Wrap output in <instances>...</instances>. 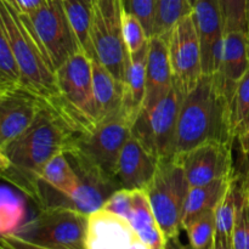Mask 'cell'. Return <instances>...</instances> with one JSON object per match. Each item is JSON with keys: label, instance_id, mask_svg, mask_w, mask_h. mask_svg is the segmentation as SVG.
I'll return each mask as SVG.
<instances>
[{"label": "cell", "instance_id": "cell-1", "mask_svg": "<svg viewBox=\"0 0 249 249\" xmlns=\"http://www.w3.org/2000/svg\"><path fill=\"white\" fill-rule=\"evenodd\" d=\"M79 136L72 125L45 102L31 125L9 145L0 148L2 179L36 202L44 165L53 156L67 152Z\"/></svg>", "mask_w": 249, "mask_h": 249}, {"label": "cell", "instance_id": "cell-2", "mask_svg": "<svg viewBox=\"0 0 249 249\" xmlns=\"http://www.w3.org/2000/svg\"><path fill=\"white\" fill-rule=\"evenodd\" d=\"M235 141L228 97L215 75H202L196 87L185 94L181 104L175 155H184L207 142L233 145Z\"/></svg>", "mask_w": 249, "mask_h": 249}, {"label": "cell", "instance_id": "cell-3", "mask_svg": "<svg viewBox=\"0 0 249 249\" xmlns=\"http://www.w3.org/2000/svg\"><path fill=\"white\" fill-rule=\"evenodd\" d=\"M0 29L6 34L23 79V87L46 102L53 101L58 95L57 78L45 51L23 17L1 0Z\"/></svg>", "mask_w": 249, "mask_h": 249}, {"label": "cell", "instance_id": "cell-4", "mask_svg": "<svg viewBox=\"0 0 249 249\" xmlns=\"http://www.w3.org/2000/svg\"><path fill=\"white\" fill-rule=\"evenodd\" d=\"M58 95L50 104L79 135L91 130L101 119L92 88L91 61L80 50L57 71Z\"/></svg>", "mask_w": 249, "mask_h": 249}, {"label": "cell", "instance_id": "cell-5", "mask_svg": "<svg viewBox=\"0 0 249 249\" xmlns=\"http://www.w3.org/2000/svg\"><path fill=\"white\" fill-rule=\"evenodd\" d=\"M189 190L190 184L180 158L177 155L160 158L155 177L145 191L167 241L178 237L182 229Z\"/></svg>", "mask_w": 249, "mask_h": 249}, {"label": "cell", "instance_id": "cell-6", "mask_svg": "<svg viewBox=\"0 0 249 249\" xmlns=\"http://www.w3.org/2000/svg\"><path fill=\"white\" fill-rule=\"evenodd\" d=\"M89 215L71 208H43L15 236L51 249H87Z\"/></svg>", "mask_w": 249, "mask_h": 249}, {"label": "cell", "instance_id": "cell-7", "mask_svg": "<svg viewBox=\"0 0 249 249\" xmlns=\"http://www.w3.org/2000/svg\"><path fill=\"white\" fill-rule=\"evenodd\" d=\"M184 97L185 91L174 78L169 94L150 111L141 109L131 125V135L156 157L175 155L178 121Z\"/></svg>", "mask_w": 249, "mask_h": 249}, {"label": "cell", "instance_id": "cell-8", "mask_svg": "<svg viewBox=\"0 0 249 249\" xmlns=\"http://www.w3.org/2000/svg\"><path fill=\"white\" fill-rule=\"evenodd\" d=\"M130 135L131 123L121 109L102 118L91 130L80 135L68 151H74L106 177L117 180L119 155Z\"/></svg>", "mask_w": 249, "mask_h": 249}, {"label": "cell", "instance_id": "cell-9", "mask_svg": "<svg viewBox=\"0 0 249 249\" xmlns=\"http://www.w3.org/2000/svg\"><path fill=\"white\" fill-rule=\"evenodd\" d=\"M21 15L56 71L79 53V43L66 15L62 0H48L29 15Z\"/></svg>", "mask_w": 249, "mask_h": 249}, {"label": "cell", "instance_id": "cell-10", "mask_svg": "<svg viewBox=\"0 0 249 249\" xmlns=\"http://www.w3.org/2000/svg\"><path fill=\"white\" fill-rule=\"evenodd\" d=\"M122 12V0H95L91 36L97 60L123 83L129 55L123 39Z\"/></svg>", "mask_w": 249, "mask_h": 249}, {"label": "cell", "instance_id": "cell-11", "mask_svg": "<svg viewBox=\"0 0 249 249\" xmlns=\"http://www.w3.org/2000/svg\"><path fill=\"white\" fill-rule=\"evenodd\" d=\"M167 43L173 74L187 94L203 75L201 46L192 12L177 22L168 36Z\"/></svg>", "mask_w": 249, "mask_h": 249}, {"label": "cell", "instance_id": "cell-12", "mask_svg": "<svg viewBox=\"0 0 249 249\" xmlns=\"http://www.w3.org/2000/svg\"><path fill=\"white\" fill-rule=\"evenodd\" d=\"M232 146L231 143L207 142L184 155H177L181 160L190 187L211 184L233 174L236 169Z\"/></svg>", "mask_w": 249, "mask_h": 249}, {"label": "cell", "instance_id": "cell-13", "mask_svg": "<svg viewBox=\"0 0 249 249\" xmlns=\"http://www.w3.org/2000/svg\"><path fill=\"white\" fill-rule=\"evenodd\" d=\"M201 46L203 75L215 74L223 55L225 28L216 0H197L192 9Z\"/></svg>", "mask_w": 249, "mask_h": 249}, {"label": "cell", "instance_id": "cell-14", "mask_svg": "<svg viewBox=\"0 0 249 249\" xmlns=\"http://www.w3.org/2000/svg\"><path fill=\"white\" fill-rule=\"evenodd\" d=\"M87 249H151L123 216L99 209L89 215Z\"/></svg>", "mask_w": 249, "mask_h": 249}, {"label": "cell", "instance_id": "cell-15", "mask_svg": "<svg viewBox=\"0 0 249 249\" xmlns=\"http://www.w3.org/2000/svg\"><path fill=\"white\" fill-rule=\"evenodd\" d=\"M45 102L26 88L0 92V148L31 125Z\"/></svg>", "mask_w": 249, "mask_h": 249}, {"label": "cell", "instance_id": "cell-16", "mask_svg": "<svg viewBox=\"0 0 249 249\" xmlns=\"http://www.w3.org/2000/svg\"><path fill=\"white\" fill-rule=\"evenodd\" d=\"M160 158L151 153L135 136L130 135L117 163V181L121 189L145 190L153 179Z\"/></svg>", "mask_w": 249, "mask_h": 249}, {"label": "cell", "instance_id": "cell-17", "mask_svg": "<svg viewBox=\"0 0 249 249\" xmlns=\"http://www.w3.org/2000/svg\"><path fill=\"white\" fill-rule=\"evenodd\" d=\"M174 85V74L168 53L167 39L160 36L148 40L146 62V92L142 109L150 111L163 97L167 96Z\"/></svg>", "mask_w": 249, "mask_h": 249}, {"label": "cell", "instance_id": "cell-18", "mask_svg": "<svg viewBox=\"0 0 249 249\" xmlns=\"http://www.w3.org/2000/svg\"><path fill=\"white\" fill-rule=\"evenodd\" d=\"M249 71V34L247 32L225 33L220 66L215 78L230 102L238 82Z\"/></svg>", "mask_w": 249, "mask_h": 249}, {"label": "cell", "instance_id": "cell-19", "mask_svg": "<svg viewBox=\"0 0 249 249\" xmlns=\"http://www.w3.org/2000/svg\"><path fill=\"white\" fill-rule=\"evenodd\" d=\"M147 50L148 46L140 53L129 55L128 62H126L123 82L122 111L129 119L131 125L140 114L143 107V101H145Z\"/></svg>", "mask_w": 249, "mask_h": 249}, {"label": "cell", "instance_id": "cell-20", "mask_svg": "<svg viewBox=\"0 0 249 249\" xmlns=\"http://www.w3.org/2000/svg\"><path fill=\"white\" fill-rule=\"evenodd\" d=\"M133 191V208L128 221L133 226L141 240L151 249H165L167 240L162 232L151 207L150 199L145 190Z\"/></svg>", "mask_w": 249, "mask_h": 249}, {"label": "cell", "instance_id": "cell-21", "mask_svg": "<svg viewBox=\"0 0 249 249\" xmlns=\"http://www.w3.org/2000/svg\"><path fill=\"white\" fill-rule=\"evenodd\" d=\"M91 61L92 88L100 119L121 111L123 104V83L119 82L97 58Z\"/></svg>", "mask_w": 249, "mask_h": 249}, {"label": "cell", "instance_id": "cell-22", "mask_svg": "<svg viewBox=\"0 0 249 249\" xmlns=\"http://www.w3.org/2000/svg\"><path fill=\"white\" fill-rule=\"evenodd\" d=\"M235 174L236 170L230 177L215 180L211 184L190 187L186 203H185L182 229L203 214L215 211L219 202L228 191Z\"/></svg>", "mask_w": 249, "mask_h": 249}, {"label": "cell", "instance_id": "cell-23", "mask_svg": "<svg viewBox=\"0 0 249 249\" xmlns=\"http://www.w3.org/2000/svg\"><path fill=\"white\" fill-rule=\"evenodd\" d=\"M12 186V185H11ZM2 184L0 190V232L1 236L16 235L27 223V202L21 190Z\"/></svg>", "mask_w": 249, "mask_h": 249}, {"label": "cell", "instance_id": "cell-24", "mask_svg": "<svg viewBox=\"0 0 249 249\" xmlns=\"http://www.w3.org/2000/svg\"><path fill=\"white\" fill-rule=\"evenodd\" d=\"M62 2L80 49L90 58H97L91 36L92 6L83 0H62Z\"/></svg>", "mask_w": 249, "mask_h": 249}, {"label": "cell", "instance_id": "cell-25", "mask_svg": "<svg viewBox=\"0 0 249 249\" xmlns=\"http://www.w3.org/2000/svg\"><path fill=\"white\" fill-rule=\"evenodd\" d=\"M155 34L167 39L173 27L179 19L191 14L192 6L189 0H155Z\"/></svg>", "mask_w": 249, "mask_h": 249}, {"label": "cell", "instance_id": "cell-26", "mask_svg": "<svg viewBox=\"0 0 249 249\" xmlns=\"http://www.w3.org/2000/svg\"><path fill=\"white\" fill-rule=\"evenodd\" d=\"M23 87V79L6 34L0 29V92Z\"/></svg>", "mask_w": 249, "mask_h": 249}, {"label": "cell", "instance_id": "cell-27", "mask_svg": "<svg viewBox=\"0 0 249 249\" xmlns=\"http://www.w3.org/2000/svg\"><path fill=\"white\" fill-rule=\"evenodd\" d=\"M230 119L237 141L249 125V71L238 82L230 100Z\"/></svg>", "mask_w": 249, "mask_h": 249}, {"label": "cell", "instance_id": "cell-28", "mask_svg": "<svg viewBox=\"0 0 249 249\" xmlns=\"http://www.w3.org/2000/svg\"><path fill=\"white\" fill-rule=\"evenodd\" d=\"M192 249H213L216 236L215 211L203 214L184 228Z\"/></svg>", "mask_w": 249, "mask_h": 249}, {"label": "cell", "instance_id": "cell-29", "mask_svg": "<svg viewBox=\"0 0 249 249\" xmlns=\"http://www.w3.org/2000/svg\"><path fill=\"white\" fill-rule=\"evenodd\" d=\"M223 17L225 33L247 32L248 0H216Z\"/></svg>", "mask_w": 249, "mask_h": 249}, {"label": "cell", "instance_id": "cell-30", "mask_svg": "<svg viewBox=\"0 0 249 249\" xmlns=\"http://www.w3.org/2000/svg\"><path fill=\"white\" fill-rule=\"evenodd\" d=\"M122 27H123V39L128 55H134L147 48L150 38L146 34L141 21L135 15L123 10Z\"/></svg>", "mask_w": 249, "mask_h": 249}, {"label": "cell", "instance_id": "cell-31", "mask_svg": "<svg viewBox=\"0 0 249 249\" xmlns=\"http://www.w3.org/2000/svg\"><path fill=\"white\" fill-rule=\"evenodd\" d=\"M232 249H249V195L243 177V192L232 231Z\"/></svg>", "mask_w": 249, "mask_h": 249}, {"label": "cell", "instance_id": "cell-32", "mask_svg": "<svg viewBox=\"0 0 249 249\" xmlns=\"http://www.w3.org/2000/svg\"><path fill=\"white\" fill-rule=\"evenodd\" d=\"M122 6L124 11L135 15L140 19L148 38L153 36L156 17L155 0H122Z\"/></svg>", "mask_w": 249, "mask_h": 249}, {"label": "cell", "instance_id": "cell-33", "mask_svg": "<svg viewBox=\"0 0 249 249\" xmlns=\"http://www.w3.org/2000/svg\"><path fill=\"white\" fill-rule=\"evenodd\" d=\"M131 208H133V191L126 189L117 190L102 207L105 211L123 216L126 220L130 215Z\"/></svg>", "mask_w": 249, "mask_h": 249}, {"label": "cell", "instance_id": "cell-34", "mask_svg": "<svg viewBox=\"0 0 249 249\" xmlns=\"http://www.w3.org/2000/svg\"><path fill=\"white\" fill-rule=\"evenodd\" d=\"M4 1L14 7L18 14L29 15L40 9L43 5L46 4L48 0H4Z\"/></svg>", "mask_w": 249, "mask_h": 249}, {"label": "cell", "instance_id": "cell-35", "mask_svg": "<svg viewBox=\"0 0 249 249\" xmlns=\"http://www.w3.org/2000/svg\"><path fill=\"white\" fill-rule=\"evenodd\" d=\"M1 247H5L6 249H51L27 242V241L22 240L15 235L1 236Z\"/></svg>", "mask_w": 249, "mask_h": 249}, {"label": "cell", "instance_id": "cell-36", "mask_svg": "<svg viewBox=\"0 0 249 249\" xmlns=\"http://www.w3.org/2000/svg\"><path fill=\"white\" fill-rule=\"evenodd\" d=\"M213 249H232V238L216 231L215 243Z\"/></svg>", "mask_w": 249, "mask_h": 249}, {"label": "cell", "instance_id": "cell-37", "mask_svg": "<svg viewBox=\"0 0 249 249\" xmlns=\"http://www.w3.org/2000/svg\"><path fill=\"white\" fill-rule=\"evenodd\" d=\"M238 143H240L241 151L245 156H248L249 157V125L248 128L246 129L245 133L238 138Z\"/></svg>", "mask_w": 249, "mask_h": 249}, {"label": "cell", "instance_id": "cell-38", "mask_svg": "<svg viewBox=\"0 0 249 249\" xmlns=\"http://www.w3.org/2000/svg\"><path fill=\"white\" fill-rule=\"evenodd\" d=\"M165 249H182L179 246V243L177 242V237L170 238L167 241V245H165Z\"/></svg>", "mask_w": 249, "mask_h": 249}, {"label": "cell", "instance_id": "cell-39", "mask_svg": "<svg viewBox=\"0 0 249 249\" xmlns=\"http://www.w3.org/2000/svg\"><path fill=\"white\" fill-rule=\"evenodd\" d=\"M246 158H247V167H246V172H245V182H246V187H247V191H248V195H249V157L248 156H245Z\"/></svg>", "mask_w": 249, "mask_h": 249}, {"label": "cell", "instance_id": "cell-40", "mask_svg": "<svg viewBox=\"0 0 249 249\" xmlns=\"http://www.w3.org/2000/svg\"><path fill=\"white\" fill-rule=\"evenodd\" d=\"M83 1L87 2L88 5H90V6H92V5H94V2H95V0H83Z\"/></svg>", "mask_w": 249, "mask_h": 249}, {"label": "cell", "instance_id": "cell-41", "mask_svg": "<svg viewBox=\"0 0 249 249\" xmlns=\"http://www.w3.org/2000/svg\"><path fill=\"white\" fill-rule=\"evenodd\" d=\"M189 1H190V4H191L192 9H194V5L196 4V1H197V0H189Z\"/></svg>", "mask_w": 249, "mask_h": 249}, {"label": "cell", "instance_id": "cell-42", "mask_svg": "<svg viewBox=\"0 0 249 249\" xmlns=\"http://www.w3.org/2000/svg\"><path fill=\"white\" fill-rule=\"evenodd\" d=\"M248 34H249V0H248Z\"/></svg>", "mask_w": 249, "mask_h": 249}, {"label": "cell", "instance_id": "cell-43", "mask_svg": "<svg viewBox=\"0 0 249 249\" xmlns=\"http://www.w3.org/2000/svg\"><path fill=\"white\" fill-rule=\"evenodd\" d=\"M1 249H6V248H5V247H1Z\"/></svg>", "mask_w": 249, "mask_h": 249}]
</instances>
